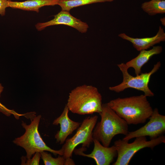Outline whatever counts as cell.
Instances as JSON below:
<instances>
[{"label": "cell", "mask_w": 165, "mask_h": 165, "mask_svg": "<svg viewBox=\"0 0 165 165\" xmlns=\"http://www.w3.org/2000/svg\"><path fill=\"white\" fill-rule=\"evenodd\" d=\"M107 104L128 125L145 123L153 111L147 97L144 94L119 97L110 101Z\"/></svg>", "instance_id": "cell-1"}, {"label": "cell", "mask_w": 165, "mask_h": 165, "mask_svg": "<svg viewBox=\"0 0 165 165\" xmlns=\"http://www.w3.org/2000/svg\"><path fill=\"white\" fill-rule=\"evenodd\" d=\"M102 96L95 87L82 85L70 93L66 105L72 113L80 115L100 114L102 111Z\"/></svg>", "instance_id": "cell-2"}, {"label": "cell", "mask_w": 165, "mask_h": 165, "mask_svg": "<svg viewBox=\"0 0 165 165\" xmlns=\"http://www.w3.org/2000/svg\"><path fill=\"white\" fill-rule=\"evenodd\" d=\"M101 120L95 126L93 131L94 138L105 147H109L112 140L119 134L126 135L128 133V124L107 104L102 105L99 114Z\"/></svg>", "instance_id": "cell-3"}, {"label": "cell", "mask_w": 165, "mask_h": 165, "mask_svg": "<svg viewBox=\"0 0 165 165\" xmlns=\"http://www.w3.org/2000/svg\"><path fill=\"white\" fill-rule=\"evenodd\" d=\"M41 118V115L35 116L31 120L29 125L22 121L21 125L25 129V132L21 136L15 138L13 142L24 149L27 159L31 158L36 152L44 151L50 152L55 155L62 156L60 149L58 150L52 149L46 145L42 139L38 130Z\"/></svg>", "instance_id": "cell-4"}, {"label": "cell", "mask_w": 165, "mask_h": 165, "mask_svg": "<svg viewBox=\"0 0 165 165\" xmlns=\"http://www.w3.org/2000/svg\"><path fill=\"white\" fill-rule=\"evenodd\" d=\"M131 143L129 141L119 139L114 142L117 153V158L113 165H128L134 155L139 150L145 148L153 149L155 146L165 143V137L162 135L147 141L146 137H138Z\"/></svg>", "instance_id": "cell-5"}, {"label": "cell", "mask_w": 165, "mask_h": 165, "mask_svg": "<svg viewBox=\"0 0 165 165\" xmlns=\"http://www.w3.org/2000/svg\"><path fill=\"white\" fill-rule=\"evenodd\" d=\"M160 61L155 64L152 70L148 72L141 73L138 75L133 76L128 72V68L125 64L122 63L117 64V66L122 72L123 82L120 84L115 86L110 87V90L119 93L126 89L132 88L142 91L146 97H152L154 93L149 89V82L152 75L156 72L161 66Z\"/></svg>", "instance_id": "cell-6"}, {"label": "cell", "mask_w": 165, "mask_h": 165, "mask_svg": "<svg viewBox=\"0 0 165 165\" xmlns=\"http://www.w3.org/2000/svg\"><path fill=\"white\" fill-rule=\"evenodd\" d=\"M98 118L97 116L86 118L78 128L75 134L66 140L65 143L60 149L63 156L65 159L72 157L75 147L79 144H82L83 147H89L93 142V131Z\"/></svg>", "instance_id": "cell-7"}, {"label": "cell", "mask_w": 165, "mask_h": 165, "mask_svg": "<svg viewBox=\"0 0 165 165\" xmlns=\"http://www.w3.org/2000/svg\"><path fill=\"white\" fill-rule=\"evenodd\" d=\"M149 119V121L144 126L134 131L129 132L123 139L129 141L137 137L148 136L152 139L162 135L165 132V116L160 114L156 108Z\"/></svg>", "instance_id": "cell-8"}, {"label": "cell", "mask_w": 165, "mask_h": 165, "mask_svg": "<svg viewBox=\"0 0 165 165\" xmlns=\"http://www.w3.org/2000/svg\"><path fill=\"white\" fill-rule=\"evenodd\" d=\"M93 142L94 148L90 154H85L83 152L85 150V148L83 147L75 150V153L94 159L97 165H110L117 155L115 146L113 145L110 147L105 146L95 138L93 139Z\"/></svg>", "instance_id": "cell-9"}, {"label": "cell", "mask_w": 165, "mask_h": 165, "mask_svg": "<svg viewBox=\"0 0 165 165\" xmlns=\"http://www.w3.org/2000/svg\"><path fill=\"white\" fill-rule=\"evenodd\" d=\"M53 16L54 18L49 21L37 23L35 25L37 30L41 31L50 26L64 25L72 27L81 33H85L89 28L86 23L72 16L69 11L61 10Z\"/></svg>", "instance_id": "cell-10"}, {"label": "cell", "mask_w": 165, "mask_h": 165, "mask_svg": "<svg viewBox=\"0 0 165 165\" xmlns=\"http://www.w3.org/2000/svg\"><path fill=\"white\" fill-rule=\"evenodd\" d=\"M69 111L66 105L61 114L53 123V125H60V130L55 135L56 142L60 144L64 143L67 137L78 128L81 124L69 118L68 115Z\"/></svg>", "instance_id": "cell-11"}, {"label": "cell", "mask_w": 165, "mask_h": 165, "mask_svg": "<svg viewBox=\"0 0 165 165\" xmlns=\"http://www.w3.org/2000/svg\"><path fill=\"white\" fill-rule=\"evenodd\" d=\"M118 36L131 42L134 47L139 51L147 50L154 45L165 41V33L163 28L160 26L159 27L156 34L152 37L134 38L130 37L124 33H120Z\"/></svg>", "instance_id": "cell-12"}, {"label": "cell", "mask_w": 165, "mask_h": 165, "mask_svg": "<svg viewBox=\"0 0 165 165\" xmlns=\"http://www.w3.org/2000/svg\"><path fill=\"white\" fill-rule=\"evenodd\" d=\"M162 50V46H153L152 49L149 50H141L136 57L128 61L125 64L128 69L133 68L136 75H138L141 73V69L143 66L147 63L153 56L160 54Z\"/></svg>", "instance_id": "cell-13"}, {"label": "cell", "mask_w": 165, "mask_h": 165, "mask_svg": "<svg viewBox=\"0 0 165 165\" xmlns=\"http://www.w3.org/2000/svg\"><path fill=\"white\" fill-rule=\"evenodd\" d=\"M59 0H27L22 2L8 0V7L38 13L39 9L46 6L57 5Z\"/></svg>", "instance_id": "cell-14"}, {"label": "cell", "mask_w": 165, "mask_h": 165, "mask_svg": "<svg viewBox=\"0 0 165 165\" xmlns=\"http://www.w3.org/2000/svg\"><path fill=\"white\" fill-rule=\"evenodd\" d=\"M114 0H59L58 4L62 10L69 11L72 9L86 5L105 2Z\"/></svg>", "instance_id": "cell-15"}, {"label": "cell", "mask_w": 165, "mask_h": 165, "mask_svg": "<svg viewBox=\"0 0 165 165\" xmlns=\"http://www.w3.org/2000/svg\"><path fill=\"white\" fill-rule=\"evenodd\" d=\"M141 9L148 15L151 16L165 13V0H151L141 4Z\"/></svg>", "instance_id": "cell-16"}, {"label": "cell", "mask_w": 165, "mask_h": 165, "mask_svg": "<svg viewBox=\"0 0 165 165\" xmlns=\"http://www.w3.org/2000/svg\"><path fill=\"white\" fill-rule=\"evenodd\" d=\"M40 153L41 158L45 165H64L66 159L63 156L59 155L57 157L55 158L46 151H43Z\"/></svg>", "instance_id": "cell-17"}, {"label": "cell", "mask_w": 165, "mask_h": 165, "mask_svg": "<svg viewBox=\"0 0 165 165\" xmlns=\"http://www.w3.org/2000/svg\"><path fill=\"white\" fill-rule=\"evenodd\" d=\"M33 157L27 159L26 156H22L21 158V165H39L40 159L41 154L40 152H36Z\"/></svg>", "instance_id": "cell-18"}, {"label": "cell", "mask_w": 165, "mask_h": 165, "mask_svg": "<svg viewBox=\"0 0 165 165\" xmlns=\"http://www.w3.org/2000/svg\"><path fill=\"white\" fill-rule=\"evenodd\" d=\"M4 87L2 86L1 83H0V96L3 90ZM0 112L2 113L5 115L7 116H9L11 115H13L17 119L19 118L20 116H24L23 114H18L13 110H10L4 105L2 104L0 102Z\"/></svg>", "instance_id": "cell-19"}, {"label": "cell", "mask_w": 165, "mask_h": 165, "mask_svg": "<svg viewBox=\"0 0 165 165\" xmlns=\"http://www.w3.org/2000/svg\"><path fill=\"white\" fill-rule=\"evenodd\" d=\"M8 6V0H0V15L4 16Z\"/></svg>", "instance_id": "cell-20"}, {"label": "cell", "mask_w": 165, "mask_h": 165, "mask_svg": "<svg viewBox=\"0 0 165 165\" xmlns=\"http://www.w3.org/2000/svg\"><path fill=\"white\" fill-rule=\"evenodd\" d=\"M64 165H75V163L71 158H66Z\"/></svg>", "instance_id": "cell-21"}, {"label": "cell", "mask_w": 165, "mask_h": 165, "mask_svg": "<svg viewBox=\"0 0 165 165\" xmlns=\"http://www.w3.org/2000/svg\"><path fill=\"white\" fill-rule=\"evenodd\" d=\"M160 21L162 24L165 26V17L161 18L160 19Z\"/></svg>", "instance_id": "cell-22"}, {"label": "cell", "mask_w": 165, "mask_h": 165, "mask_svg": "<svg viewBox=\"0 0 165 165\" xmlns=\"http://www.w3.org/2000/svg\"><path fill=\"white\" fill-rule=\"evenodd\" d=\"M155 1H162V0H154Z\"/></svg>", "instance_id": "cell-23"}]
</instances>
